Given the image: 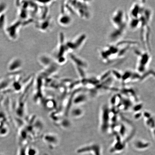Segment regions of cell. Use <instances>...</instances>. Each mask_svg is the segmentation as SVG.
Listing matches in <instances>:
<instances>
[{
  "label": "cell",
  "mask_w": 155,
  "mask_h": 155,
  "mask_svg": "<svg viewBox=\"0 0 155 155\" xmlns=\"http://www.w3.org/2000/svg\"><path fill=\"white\" fill-rule=\"evenodd\" d=\"M21 66L20 60L18 58H13L11 60L8 65V69L9 71L15 72L18 71Z\"/></svg>",
  "instance_id": "obj_1"
}]
</instances>
